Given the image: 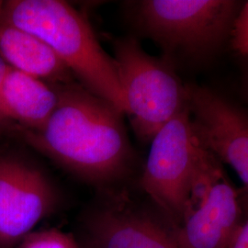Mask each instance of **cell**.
<instances>
[{
    "mask_svg": "<svg viewBox=\"0 0 248 248\" xmlns=\"http://www.w3.org/2000/svg\"><path fill=\"white\" fill-rule=\"evenodd\" d=\"M56 85L48 84L9 66L0 97V112L4 121L37 130L42 128L57 106Z\"/></svg>",
    "mask_w": 248,
    "mask_h": 248,
    "instance_id": "cell-10",
    "label": "cell"
},
{
    "mask_svg": "<svg viewBox=\"0 0 248 248\" xmlns=\"http://www.w3.org/2000/svg\"><path fill=\"white\" fill-rule=\"evenodd\" d=\"M80 242V241H79ZM80 244H81V248H88V247H86V246H85V245H84V244H82V243H81V242H80Z\"/></svg>",
    "mask_w": 248,
    "mask_h": 248,
    "instance_id": "cell-18",
    "label": "cell"
},
{
    "mask_svg": "<svg viewBox=\"0 0 248 248\" xmlns=\"http://www.w3.org/2000/svg\"><path fill=\"white\" fill-rule=\"evenodd\" d=\"M89 248H182L164 219L134 207L126 196L113 190L83 218Z\"/></svg>",
    "mask_w": 248,
    "mask_h": 248,
    "instance_id": "cell-8",
    "label": "cell"
},
{
    "mask_svg": "<svg viewBox=\"0 0 248 248\" xmlns=\"http://www.w3.org/2000/svg\"><path fill=\"white\" fill-rule=\"evenodd\" d=\"M53 114L40 129H14L35 150L93 186L112 190L133 163L123 112L83 86L56 85Z\"/></svg>",
    "mask_w": 248,
    "mask_h": 248,
    "instance_id": "cell-1",
    "label": "cell"
},
{
    "mask_svg": "<svg viewBox=\"0 0 248 248\" xmlns=\"http://www.w3.org/2000/svg\"><path fill=\"white\" fill-rule=\"evenodd\" d=\"M230 37L232 48L248 60V1L242 5Z\"/></svg>",
    "mask_w": 248,
    "mask_h": 248,
    "instance_id": "cell-13",
    "label": "cell"
},
{
    "mask_svg": "<svg viewBox=\"0 0 248 248\" xmlns=\"http://www.w3.org/2000/svg\"><path fill=\"white\" fill-rule=\"evenodd\" d=\"M239 196L222 164L202 145L181 222L174 234L182 248H227L242 221Z\"/></svg>",
    "mask_w": 248,
    "mask_h": 248,
    "instance_id": "cell-6",
    "label": "cell"
},
{
    "mask_svg": "<svg viewBox=\"0 0 248 248\" xmlns=\"http://www.w3.org/2000/svg\"><path fill=\"white\" fill-rule=\"evenodd\" d=\"M243 4L234 0H141L127 4L129 18L165 57L203 59L230 37Z\"/></svg>",
    "mask_w": 248,
    "mask_h": 248,
    "instance_id": "cell-3",
    "label": "cell"
},
{
    "mask_svg": "<svg viewBox=\"0 0 248 248\" xmlns=\"http://www.w3.org/2000/svg\"><path fill=\"white\" fill-rule=\"evenodd\" d=\"M53 182L35 165L0 154V248H14L58 208Z\"/></svg>",
    "mask_w": 248,
    "mask_h": 248,
    "instance_id": "cell-7",
    "label": "cell"
},
{
    "mask_svg": "<svg viewBox=\"0 0 248 248\" xmlns=\"http://www.w3.org/2000/svg\"><path fill=\"white\" fill-rule=\"evenodd\" d=\"M0 56L10 67L51 85L72 83L74 74L37 36L0 23Z\"/></svg>",
    "mask_w": 248,
    "mask_h": 248,
    "instance_id": "cell-11",
    "label": "cell"
},
{
    "mask_svg": "<svg viewBox=\"0 0 248 248\" xmlns=\"http://www.w3.org/2000/svg\"><path fill=\"white\" fill-rule=\"evenodd\" d=\"M187 106L201 143L230 166L248 193V115L213 90L187 85Z\"/></svg>",
    "mask_w": 248,
    "mask_h": 248,
    "instance_id": "cell-9",
    "label": "cell"
},
{
    "mask_svg": "<svg viewBox=\"0 0 248 248\" xmlns=\"http://www.w3.org/2000/svg\"><path fill=\"white\" fill-rule=\"evenodd\" d=\"M150 142L140 186L174 230L181 222L202 149L188 106L165 124Z\"/></svg>",
    "mask_w": 248,
    "mask_h": 248,
    "instance_id": "cell-5",
    "label": "cell"
},
{
    "mask_svg": "<svg viewBox=\"0 0 248 248\" xmlns=\"http://www.w3.org/2000/svg\"><path fill=\"white\" fill-rule=\"evenodd\" d=\"M0 23L37 36L49 45L82 86L125 114L114 59L99 45L89 20L64 1L11 0Z\"/></svg>",
    "mask_w": 248,
    "mask_h": 248,
    "instance_id": "cell-2",
    "label": "cell"
},
{
    "mask_svg": "<svg viewBox=\"0 0 248 248\" xmlns=\"http://www.w3.org/2000/svg\"><path fill=\"white\" fill-rule=\"evenodd\" d=\"M245 90H246V94H247L248 98V74L246 77V79H245Z\"/></svg>",
    "mask_w": 248,
    "mask_h": 248,
    "instance_id": "cell-16",
    "label": "cell"
},
{
    "mask_svg": "<svg viewBox=\"0 0 248 248\" xmlns=\"http://www.w3.org/2000/svg\"><path fill=\"white\" fill-rule=\"evenodd\" d=\"M3 5L4 3L2 1H0V19H1V14H2V9H3Z\"/></svg>",
    "mask_w": 248,
    "mask_h": 248,
    "instance_id": "cell-17",
    "label": "cell"
},
{
    "mask_svg": "<svg viewBox=\"0 0 248 248\" xmlns=\"http://www.w3.org/2000/svg\"><path fill=\"white\" fill-rule=\"evenodd\" d=\"M114 62L127 114L137 138L152 141L160 129L187 107V85L168 57L146 53L132 36L114 42Z\"/></svg>",
    "mask_w": 248,
    "mask_h": 248,
    "instance_id": "cell-4",
    "label": "cell"
},
{
    "mask_svg": "<svg viewBox=\"0 0 248 248\" xmlns=\"http://www.w3.org/2000/svg\"><path fill=\"white\" fill-rule=\"evenodd\" d=\"M227 248H248V217L241 221Z\"/></svg>",
    "mask_w": 248,
    "mask_h": 248,
    "instance_id": "cell-14",
    "label": "cell"
},
{
    "mask_svg": "<svg viewBox=\"0 0 248 248\" xmlns=\"http://www.w3.org/2000/svg\"><path fill=\"white\" fill-rule=\"evenodd\" d=\"M9 68V64L5 62V60L0 56V97H1V91H2V88H3V84H4V81L6 78V76H7ZM6 124H8L4 121L3 117L1 115V112H0V128L5 126Z\"/></svg>",
    "mask_w": 248,
    "mask_h": 248,
    "instance_id": "cell-15",
    "label": "cell"
},
{
    "mask_svg": "<svg viewBox=\"0 0 248 248\" xmlns=\"http://www.w3.org/2000/svg\"><path fill=\"white\" fill-rule=\"evenodd\" d=\"M14 248H81V244L71 233L50 228L33 231Z\"/></svg>",
    "mask_w": 248,
    "mask_h": 248,
    "instance_id": "cell-12",
    "label": "cell"
}]
</instances>
